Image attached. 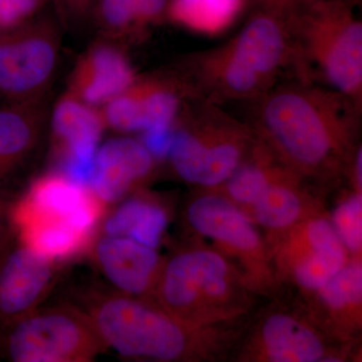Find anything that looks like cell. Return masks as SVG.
I'll list each match as a JSON object with an SVG mask.
<instances>
[{
  "label": "cell",
  "mask_w": 362,
  "mask_h": 362,
  "mask_svg": "<svg viewBox=\"0 0 362 362\" xmlns=\"http://www.w3.org/2000/svg\"><path fill=\"white\" fill-rule=\"evenodd\" d=\"M106 128L101 109L66 90L52 116V146L63 175L78 185L89 187L95 157Z\"/></svg>",
  "instance_id": "obj_11"
},
{
  "label": "cell",
  "mask_w": 362,
  "mask_h": 362,
  "mask_svg": "<svg viewBox=\"0 0 362 362\" xmlns=\"http://www.w3.org/2000/svg\"><path fill=\"white\" fill-rule=\"evenodd\" d=\"M105 206L90 187L63 173H49L33 181L13 202L9 223L18 242L58 263L92 247Z\"/></svg>",
  "instance_id": "obj_4"
},
{
  "label": "cell",
  "mask_w": 362,
  "mask_h": 362,
  "mask_svg": "<svg viewBox=\"0 0 362 362\" xmlns=\"http://www.w3.org/2000/svg\"><path fill=\"white\" fill-rule=\"evenodd\" d=\"M239 280L225 257L213 250L181 252L162 265L151 294L162 309L195 327L237 313Z\"/></svg>",
  "instance_id": "obj_7"
},
{
  "label": "cell",
  "mask_w": 362,
  "mask_h": 362,
  "mask_svg": "<svg viewBox=\"0 0 362 362\" xmlns=\"http://www.w3.org/2000/svg\"><path fill=\"white\" fill-rule=\"evenodd\" d=\"M173 127L153 128V129L141 132L140 141L146 147L156 160L168 158L171 140H173Z\"/></svg>",
  "instance_id": "obj_26"
},
{
  "label": "cell",
  "mask_w": 362,
  "mask_h": 362,
  "mask_svg": "<svg viewBox=\"0 0 362 362\" xmlns=\"http://www.w3.org/2000/svg\"><path fill=\"white\" fill-rule=\"evenodd\" d=\"M185 105L173 127L168 158L181 180L197 187H220L256 145L250 123L220 105L197 99Z\"/></svg>",
  "instance_id": "obj_5"
},
{
  "label": "cell",
  "mask_w": 362,
  "mask_h": 362,
  "mask_svg": "<svg viewBox=\"0 0 362 362\" xmlns=\"http://www.w3.org/2000/svg\"><path fill=\"white\" fill-rule=\"evenodd\" d=\"M59 28L49 20H30L0 33V96L7 103H42L56 73Z\"/></svg>",
  "instance_id": "obj_9"
},
{
  "label": "cell",
  "mask_w": 362,
  "mask_h": 362,
  "mask_svg": "<svg viewBox=\"0 0 362 362\" xmlns=\"http://www.w3.org/2000/svg\"><path fill=\"white\" fill-rule=\"evenodd\" d=\"M256 1L259 6V9L270 11L285 18L298 6H301L305 0H256Z\"/></svg>",
  "instance_id": "obj_28"
},
{
  "label": "cell",
  "mask_w": 362,
  "mask_h": 362,
  "mask_svg": "<svg viewBox=\"0 0 362 362\" xmlns=\"http://www.w3.org/2000/svg\"><path fill=\"white\" fill-rule=\"evenodd\" d=\"M65 23H82L89 16L96 0H52Z\"/></svg>",
  "instance_id": "obj_27"
},
{
  "label": "cell",
  "mask_w": 362,
  "mask_h": 362,
  "mask_svg": "<svg viewBox=\"0 0 362 362\" xmlns=\"http://www.w3.org/2000/svg\"><path fill=\"white\" fill-rule=\"evenodd\" d=\"M190 228L246 259H262L263 243L252 220L221 194L197 197L187 207Z\"/></svg>",
  "instance_id": "obj_14"
},
{
  "label": "cell",
  "mask_w": 362,
  "mask_h": 362,
  "mask_svg": "<svg viewBox=\"0 0 362 362\" xmlns=\"http://www.w3.org/2000/svg\"><path fill=\"white\" fill-rule=\"evenodd\" d=\"M94 258L105 277L128 296L151 294L162 268L156 249L124 237L104 235L95 245Z\"/></svg>",
  "instance_id": "obj_16"
},
{
  "label": "cell",
  "mask_w": 362,
  "mask_h": 362,
  "mask_svg": "<svg viewBox=\"0 0 362 362\" xmlns=\"http://www.w3.org/2000/svg\"><path fill=\"white\" fill-rule=\"evenodd\" d=\"M168 0H96L100 28L113 39L141 37L166 16Z\"/></svg>",
  "instance_id": "obj_22"
},
{
  "label": "cell",
  "mask_w": 362,
  "mask_h": 362,
  "mask_svg": "<svg viewBox=\"0 0 362 362\" xmlns=\"http://www.w3.org/2000/svg\"><path fill=\"white\" fill-rule=\"evenodd\" d=\"M44 117L42 103L0 106V189L35 148Z\"/></svg>",
  "instance_id": "obj_18"
},
{
  "label": "cell",
  "mask_w": 362,
  "mask_h": 362,
  "mask_svg": "<svg viewBox=\"0 0 362 362\" xmlns=\"http://www.w3.org/2000/svg\"><path fill=\"white\" fill-rule=\"evenodd\" d=\"M259 356L271 362L337 361L322 334L302 318L276 312L264 319L256 337Z\"/></svg>",
  "instance_id": "obj_17"
},
{
  "label": "cell",
  "mask_w": 362,
  "mask_h": 362,
  "mask_svg": "<svg viewBox=\"0 0 362 362\" xmlns=\"http://www.w3.org/2000/svg\"><path fill=\"white\" fill-rule=\"evenodd\" d=\"M54 264L13 240L0 255V329L42 301L54 281Z\"/></svg>",
  "instance_id": "obj_12"
},
{
  "label": "cell",
  "mask_w": 362,
  "mask_h": 362,
  "mask_svg": "<svg viewBox=\"0 0 362 362\" xmlns=\"http://www.w3.org/2000/svg\"><path fill=\"white\" fill-rule=\"evenodd\" d=\"M87 315L104 347L128 358L188 361L199 356L204 342L202 328L128 295L97 298Z\"/></svg>",
  "instance_id": "obj_6"
},
{
  "label": "cell",
  "mask_w": 362,
  "mask_h": 362,
  "mask_svg": "<svg viewBox=\"0 0 362 362\" xmlns=\"http://www.w3.org/2000/svg\"><path fill=\"white\" fill-rule=\"evenodd\" d=\"M13 202L6 189H0V225H4L6 221H9V214Z\"/></svg>",
  "instance_id": "obj_30"
},
{
  "label": "cell",
  "mask_w": 362,
  "mask_h": 362,
  "mask_svg": "<svg viewBox=\"0 0 362 362\" xmlns=\"http://www.w3.org/2000/svg\"><path fill=\"white\" fill-rule=\"evenodd\" d=\"M302 182L303 180L291 171L285 170L272 181L250 209L252 218L268 230H286L311 216L305 214L310 197L305 192Z\"/></svg>",
  "instance_id": "obj_20"
},
{
  "label": "cell",
  "mask_w": 362,
  "mask_h": 362,
  "mask_svg": "<svg viewBox=\"0 0 362 362\" xmlns=\"http://www.w3.org/2000/svg\"><path fill=\"white\" fill-rule=\"evenodd\" d=\"M168 225L165 207L149 194H137L125 199L107 216L105 235L128 238L157 249Z\"/></svg>",
  "instance_id": "obj_19"
},
{
  "label": "cell",
  "mask_w": 362,
  "mask_h": 362,
  "mask_svg": "<svg viewBox=\"0 0 362 362\" xmlns=\"http://www.w3.org/2000/svg\"><path fill=\"white\" fill-rule=\"evenodd\" d=\"M361 116V107L341 93L297 80L257 99L250 125L295 175L325 183L350 168Z\"/></svg>",
  "instance_id": "obj_1"
},
{
  "label": "cell",
  "mask_w": 362,
  "mask_h": 362,
  "mask_svg": "<svg viewBox=\"0 0 362 362\" xmlns=\"http://www.w3.org/2000/svg\"><path fill=\"white\" fill-rule=\"evenodd\" d=\"M300 82L341 93L362 107V23L346 0H305L285 18Z\"/></svg>",
  "instance_id": "obj_3"
},
{
  "label": "cell",
  "mask_w": 362,
  "mask_h": 362,
  "mask_svg": "<svg viewBox=\"0 0 362 362\" xmlns=\"http://www.w3.org/2000/svg\"><path fill=\"white\" fill-rule=\"evenodd\" d=\"M137 78L121 45L99 40L78 58L68 90L86 103L101 108L128 89Z\"/></svg>",
  "instance_id": "obj_13"
},
{
  "label": "cell",
  "mask_w": 362,
  "mask_h": 362,
  "mask_svg": "<svg viewBox=\"0 0 362 362\" xmlns=\"http://www.w3.org/2000/svg\"><path fill=\"white\" fill-rule=\"evenodd\" d=\"M293 68L285 18L259 9L226 44L188 56L178 69L197 99L216 104L257 99Z\"/></svg>",
  "instance_id": "obj_2"
},
{
  "label": "cell",
  "mask_w": 362,
  "mask_h": 362,
  "mask_svg": "<svg viewBox=\"0 0 362 362\" xmlns=\"http://www.w3.org/2000/svg\"><path fill=\"white\" fill-rule=\"evenodd\" d=\"M331 225L343 246L354 256L361 257L362 250V194L354 190L335 207Z\"/></svg>",
  "instance_id": "obj_24"
},
{
  "label": "cell",
  "mask_w": 362,
  "mask_h": 362,
  "mask_svg": "<svg viewBox=\"0 0 362 362\" xmlns=\"http://www.w3.org/2000/svg\"><path fill=\"white\" fill-rule=\"evenodd\" d=\"M103 343L87 313L54 307L32 311L0 329V356L13 362H86Z\"/></svg>",
  "instance_id": "obj_8"
},
{
  "label": "cell",
  "mask_w": 362,
  "mask_h": 362,
  "mask_svg": "<svg viewBox=\"0 0 362 362\" xmlns=\"http://www.w3.org/2000/svg\"><path fill=\"white\" fill-rule=\"evenodd\" d=\"M247 4L249 0H168L166 18L188 32L214 37L230 30Z\"/></svg>",
  "instance_id": "obj_21"
},
{
  "label": "cell",
  "mask_w": 362,
  "mask_h": 362,
  "mask_svg": "<svg viewBox=\"0 0 362 362\" xmlns=\"http://www.w3.org/2000/svg\"><path fill=\"white\" fill-rule=\"evenodd\" d=\"M14 237H16V230L11 223L0 225V255L13 243Z\"/></svg>",
  "instance_id": "obj_31"
},
{
  "label": "cell",
  "mask_w": 362,
  "mask_h": 362,
  "mask_svg": "<svg viewBox=\"0 0 362 362\" xmlns=\"http://www.w3.org/2000/svg\"><path fill=\"white\" fill-rule=\"evenodd\" d=\"M346 1H349V2H350V0H346Z\"/></svg>",
  "instance_id": "obj_32"
},
{
  "label": "cell",
  "mask_w": 362,
  "mask_h": 362,
  "mask_svg": "<svg viewBox=\"0 0 362 362\" xmlns=\"http://www.w3.org/2000/svg\"><path fill=\"white\" fill-rule=\"evenodd\" d=\"M47 0H0V33L35 18Z\"/></svg>",
  "instance_id": "obj_25"
},
{
  "label": "cell",
  "mask_w": 362,
  "mask_h": 362,
  "mask_svg": "<svg viewBox=\"0 0 362 362\" xmlns=\"http://www.w3.org/2000/svg\"><path fill=\"white\" fill-rule=\"evenodd\" d=\"M290 230L279 252V264L299 287L314 293L341 270L349 252L323 216H309Z\"/></svg>",
  "instance_id": "obj_10"
},
{
  "label": "cell",
  "mask_w": 362,
  "mask_h": 362,
  "mask_svg": "<svg viewBox=\"0 0 362 362\" xmlns=\"http://www.w3.org/2000/svg\"><path fill=\"white\" fill-rule=\"evenodd\" d=\"M352 180H354V187L356 190L362 188V148L361 145L357 147L351 164Z\"/></svg>",
  "instance_id": "obj_29"
},
{
  "label": "cell",
  "mask_w": 362,
  "mask_h": 362,
  "mask_svg": "<svg viewBox=\"0 0 362 362\" xmlns=\"http://www.w3.org/2000/svg\"><path fill=\"white\" fill-rule=\"evenodd\" d=\"M314 293L319 306L333 319H361L358 313L362 304L361 259H349L341 270Z\"/></svg>",
  "instance_id": "obj_23"
},
{
  "label": "cell",
  "mask_w": 362,
  "mask_h": 362,
  "mask_svg": "<svg viewBox=\"0 0 362 362\" xmlns=\"http://www.w3.org/2000/svg\"><path fill=\"white\" fill-rule=\"evenodd\" d=\"M156 162L140 140L113 138L97 150L90 188L106 204L120 202L149 177Z\"/></svg>",
  "instance_id": "obj_15"
}]
</instances>
